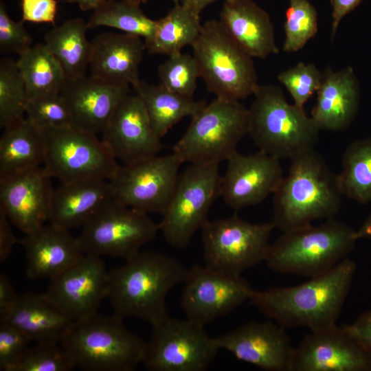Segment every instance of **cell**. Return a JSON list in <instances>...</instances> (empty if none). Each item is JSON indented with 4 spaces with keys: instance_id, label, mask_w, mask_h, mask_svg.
Listing matches in <instances>:
<instances>
[{
    "instance_id": "obj_1",
    "label": "cell",
    "mask_w": 371,
    "mask_h": 371,
    "mask_svg": "<svg viewBox=\"0 0 371 371\" xmlns=\"http://www.w3.org/2000/svg\"><path fill=\"white\" fill-rule=\"evenodd\" d=\"M356 269L355 262L347 257L328 272L304 283L264 291L253 289L248 301L285 328L322 329L336 324Z\"/></svg>"
},
{
    "instance_id": "obj_2",
    "label": "cell",
    "mask_w": 371,
    "mask_h": 371,
    "mask_svg": "<svg viewBox=\"0 0 371 371\" xmlns=\"http://www.w3.org/2000/svg\"><path fill=\"white\" fill-rule=\"evenodd\" d=\"M125 261L108 274L106 298L113 313L150 325L168 316L166 296L184 282L188 269L172 257L148 251H139Z\"/></svg>"
},
{
    "instance_id": "obj_3",
    "label": "cell",
    "mask_w": 371,
    "mask_h": 371,
    "mask_svg": "<svg viewBox=\"0 0 371 371\" xmlns=\"http://www.w3.org/2000/svg\"><path fill=\"white\" fill-rule=\"evenodd\" d=\"M337 175L315 149L290 159L289 172L273 194L272 222L282 232L333 218L341 207Z\"/></svg>"
},
{
    "instance_id": "obj_4",
    "label": "cell",
    "mask_w": 371,
    "mask_h": 371,
    "mask_svg": "<svg viewBox=\"0 0 371 371\" xmlns=\"http://www.w3.org/2000/svg\"><path fill=\"white\" fill-rule=\"evenodd\" d=\"M357 241L355 230L333 217L283 232L271 243L265 262L276 273L311 278L347 258Z\"/></svg>"
},
{
    "instance_id": "obj_5",
    "label": "cell",
    "mask_w": 371,
    "mask_h": 371,
    "mask_svg": "<svg viewBox=\"0 0 371 371\" xmlns=\"http://www.w3.org/2000/svg\"><path fill=\"white\" fill-rule=\"evenodd\" d=\"M253 95L247 134L259 150L290 160L314 149L320 131L304 107L288 102L281 87L258 85Z\"/></svg>"
},
{
    "instance_id": "obj_6",
    "label": "cell",
    "mask_w": 371,
    "mask_h": 371,
    "mask_svg": "<svg viewBox=\"0 0 371 371\" xmlns=\"http://www.w3.org/2000/svg\"><path fill=\"white\" fill-rule=\"evenodd\" d=\"M124 319L98 312L72 322L60 344L83 370H133L143 363L147 342L131 332Z\"/></svg>"
},
{
    "instance_id": "obj_7",
    "label": "cell",
    "mask_w": 371,
    "mask_h": 371,
    "mask_svg": "<svg viewBox=\"0 0 371 371\" xmlns=\"http://www.w3.org/2000/svg\"><path fill=\"white\" fill-rule=\"evenodd\" d=\"M191 47L200 78L216 98L240 101L254 94L259 85L253 58L234 41L219 21L202 24Z\"/></svg>"
},
{
    "instance_id": "obj_8",
    "label": "cell",
    "mask_w": 371,
    "mask_h": 371,
    "mask_svg": "<svg viewBox=\"0 0 371 371\" xmlns=\"http://www.w3.org/2000/svg\"><path fill=\"white\" fill-rule=\"evenodd\" d=\"M248 124L249 109L243 104L216 98L192 117L173 152L183 162L219 164L237 151Z\"/></svg>"
},
{
    "instance_id": "obj_9",
    "label": "cell",
    "mask_w": 371,
    "mask_h": 371,
    "mask_svg": "<svg viewBox=\"0 0 371 371\" xmlns=\"http://www.w3.org/2000/svg\"><path fill=\"white\" fill-rule=\"evenodd\" d=\"M218 164H190L179 175L168 203L158 223L159 230L172 247L184 249L208 220L211 206L219 196Z\"/></svg>"
},
{
    "instance_id": "obj_10",
    "label": "cell",
    "mask_w": 371,
    "mask_h": 371,
    "mask_svg": "<svg viewBox=\"0 0 371 371\" xmlns=\"http://www.w3.org/2000/svg\"><path fill=\"white\" fill-rule=\"evenodd\" d=\"M274 223H252L237 215L207 220L201 227L205 265L234 276L265 261Z\"/></svg>"
},
{
    "instance_id": "obj_11",
    "label": "cell",
    "mask_w": 371,
    "mask_h": 371,
    "mask_svg": "<svg viewBox=\"0 0 371 371\" xmlns=\"http://www.w3.org/2000/svg\"><path fill=\"white\" fill-rule=\"evenodd\" d=\"M158 224L148 214L112 199L83 225L78 239L85 254L127 260L152 241Z\"/></svg>"
},
{
    "instance_id": "obj_12",
    "label": "cell",
    "mask_w": 371,
    "mask_h": 371,
    "mask_svg": "<svg viewBox=\"0 0 371 371\" xmlns=\"http://www.w3.org/2000/svg\"><path fill=\"white\" fill-rule=\"evenodd\" d=\"M43 167L61 183L88 179L110 181L119 164L97 135L74 126L43 129Z\"/></svg>"
},
{
    "instance_id": "obj_13",
    "label": "cell",
    "mask_w": 371,
    "mask_h": 371,
    "mask_svg": "<svg viewBox=\"0 0 371 371\" xmlns=\"http://www.w3.org/2000/svg\"><path fill=\"white\" fill-rule=\"evenodd\" d=\"M143 363L150 371H203L216 355L204 326L169 315L151 325Z\"/></svg>"
},
{
    "instance_id": "obj_14",
    "label": "cell",
    "mask_w": 371,
    "mask_h": 371,
    "mask_svg": "<svg viewBox=\"0 0 371 371\" xmlns=\"http://www.w3.org/2000/svg\"><path fill=\"white\" fill-rule=\"evenodd\" d=\"M184 163L176 153L119 166L109 181L113 199L139 212L163 215Z\"/></svg>"
},
{
    "instance_id": "obj_15",
    "label": "cell",
    "mask_w": 371,
    "mask_h": 371,
    "mask_svg": "<svg viewBox=\"0 0 371 371\" xmlns=\"http://www.w3.org/2000/svg\"><path fill=\"white\" fill-rule=\"evenodd\" d=\"M181 306L186 318L203 326L227 315L246 300L252 289L241 276L194 265L188 270Z\"/></svg>"
},
{
    "instance_id": "obj_16",
    "label": "cell",
    "mask_w": 371,
    "mask_h": 371,
    "mask_svg": "<svg viewBox=\"0 0 371 371\" xmlns=\"http://www.w3.org/2000/svg\"><path fill=\"white\" fill-rule=\"evenodd\" d=\"M108 274L101 257L86 255L49 280L44 293L71 321L98 313L106 298Z\"/></svg>"
},
{
    "instance_id": "obj_17",
    "label": "cell",
    "mask_w": 371,
    "mask_h": 371,
    "mask_svg": "<svg viewBox=\"0 0 371 371\" xmlns=\"http://www.w3.org/2000/svg\"><path fill=\"white\" fill-rule=\"evenodd\" d=\"M226 161L219 196L235 210L263 201L284 177L280 159L259 150L248 155L236 151Z\"/></svg>"
},
{
    "instance_id": "obj_18",
    "label": "cell",
    "mask_w": 371,
    "mask_h": 371,
    "mask_svg": "<svg viewBox=\"0 0 371 371\" xmlns=\"http://www.w3.org/2000/svg\"><path fill=\"white\" fill-rule=\"evenodd\" d=\"M289 371H371V358L335 324L304 337L293 348Z\"/></svg>"
},
{
    "instance_id": "obj_19",
    "label": "cell",
    "mask_w": 371,
    "mask_h": 371,
    "mask_svg": "<svg viewBox=\"0 0 371 371\" xmlns=\"http://www.w3.org/2000/svg\"><path fill=\"white\" fill-rule=\"evenodd\" d=\"M285 328L271 321L251 322L214 338L219 349L267 371H289L293 347Z\"/></svg>"
},
{
    "instance_id": "obj_20",
    "label": "cell",
    "mask_w": 371,
    "mask_h": 371,
    "mask_svg": "<svg viewBox=\"0 0 371 371\" xmlns=\"http://www.w3.org/2000/svg\"><path fill=\"white\" fill-rule=\"evenodd\" d=\"M102 134L105 147L122 164L156 156L162 148L146 108L136 94L124 98Z\"/></svg>"
},
{
    "instance_id": "obj_21",
    "label": "cell",
    "mask_w": 371,
    "mask_h": 371,
    "mask_svg": "<svg viewBox=\"0 0 371 371\" xmlns=\"http://www.w3.org/2000/svg\"><path fill=\"white\" fill-rule=\"evenodd\" d=\"M52 179L43 166L0 178V209L25 234L49 220Z\"/></svg>"
},
{
    "instance_id": "obj_22",
    "label": "cell",
    "mask_w": 371,
    "mask_h": 371,
    "mask_svg": "<svg viewBox=\"0 0 371 371\" xmlns=\"http://www.w3.org/2000/svg\"><path fill=\"white\" fill-rule=\"evenodd\" d=\"M60 93L69 109L73 126L97 135L103 132L130 89L84 76L67 80Z\"/></svg>"
},
{
    "instance_id": "obj_23",
    "label": "cell",
    "mask_w": 371,
    "mask_h": 371,
    "mask_svg": "<svg viewBox=\"0 0 371 371\" xmlns=\"http://www.w3.org/2000/svg\"><path fill=\"white\" fill-rule=\"evenodd\" d=\"M31 280L52 279L79 261L85 254L69 229L49 223L25 234L21 240Z\"/></svg>"
},
{
    "instance_id": "obj_24",
    "label": "cell",
    "mask_w": 371,
    "mask_h": 371,
    "mask_svg": "<svg viewBox=\"0 0 371 371\" xmlns=\"http://www.w3.org/2000/svg\"><path fill=\"white\" fill-rule=\"evenodd\" d=\"M145 50L139 36L100 34L91 41L90 76L107 83L133 87L140 80L139 66Z\"/></svg>"
},
{
    "instance_id": "obj_25",
    "label": "cell",
    "mask_w": 371,
    "mask_h": 371,
    "mask_svg": "<svg viewBox=\"0 0 371 371\" xmlns=\"http://www.w3.org/2000/svg\"><path fill=\"white\" fill-rule=\"evenodd\" d=\"M316 93L311 117L319 131H339L351 124L360 100L359 81L352 67L333 71L328 67Z\"/></svg>"
},
{
    "instance_id": "obj_26",
    "label": "cell",
    "mask_w": 371,
    "mask_h": 371,
    "mask_svg": "<svg viewBox=\"0 0 371 371\" xmlns=\"http://www.w3.org/2000/svg\"><path fill=\"white\" fill-rule=\"evenodd\" d=\"M219 21L234 41L252 58L264 59L279 53L270 15L254 1H224Z\"/></svg>"
},
{
    "instance_id": "obj_27",
    "label": "cell",
    "mask_w": 371,
    "mask_h": 371,
    "mask_svg": "<svg viewBox=\"0 0 371 371\" xmlns=\"http://www.w3.org/2000/svg\"><path fill=\"white\" fill-rule=\"evenodd\" d=\"M113 199L108 180L88 179L61 183L54 189L48 221L70 229L82 227L105 203Z\"/></svg>"
},
{
    "instance_id": "obj_28",
    "label": "cell",
    "mask_w": 371,
    "mask_h": 371,
    "mask_svg": "<svg viewBox=\"0 0 371 371\" xmlns=\"http://www.w3.org/2000/svg\"><path fill=\"white\" fill-rule=\"evenodd\" d=\"M0 322L15 326L36 343H60L72 322L45 293L32 292L19 295Z\"/></svg>"
},
{
    "instance_id": "obj_29",
    "label": "cell",
    "mask_w": 371,
    "mask_h": 371,
    "mask_svg": "<svg viewBox=\"0 0 371 371\" xmlns=\"http://www.w3.org/2000/svg\"><path fill=\"white\" fill-rule=\"evenodd\" d=\"M44 131L26 117L4 128L0 139V178L43 165Z\"/></svg>"
},
{
    "instance_id": "obj_30",
    "label": "cell",
    "mask_w": 371,
    "mask_h": 371,
    "mask_svg": "<svg viewBox=\"0 0 371 371\" xmlns=\"http://www.w3.org/2000/svg\"><path fill=\"white\" fill-rule=\"evenodd\" d=\"M142 101L153 129L161 139L177 123L186 117H194L205 106L204 101L168 90L160 84L150 85L140 80L132 87Z\"/></svg>"
},
{
    "instance_id": "obj_31",
    "label": "cell",
    "mask_w": 371,
    "mask_h": 371,
    "mask_svg": "<svg viewBox=\"0 0 371 371\" xmlns=\"http://www.w3.org/2000/svg\"><path fill=\"white\" fill-rule=\"evenodd\" d=\"M87 24L81 17L65 20L45 36V45L60 63L67 80L86 76L91 41L87 38Z\"/></svg>"
},
{
    "instance_id": "obj_32",
    "label": "cell",
    "mask_w": 371,
    "mask_h": 371,
    "mask_svg": "<svg viewBox=\"0 0 371 371\" xmlns=\"http://www.w3.org/2000/svg\"><path fill=\"white\" fill-rule=\"evenodd\" d=\"M199 15L180 3L175 4L165 16L157 20L153 34L144 40L146 49L150 54L168 56L192 46L202 27Z\"/></svg>"
},
{
    "instance_id": "obj_33",
    "label": "cell",
    "mask_w": 371,
    "mask_h": 371,
    "mask_svg": "<svg viewBox=\"0 0 371 371\" xmlns=\"http://www.w3.org/2000/svg\"><path fill=\"white\" fill-rule=\"evenodd\" d=\"M16 62L29 99L60 93L67 81L60 63L44 43L32 46L19 55Z\"/></svg>"
},
{
    "instance_id": "obj_34",
    "label": "cell",
    "mask_w": 371,
    "mask_h": 371,
    "mask_svg": "<svg viewBox=\"0 0 371 371\" xmlns=\"http://www.w3.org/2000/svg\"><path fill=\"white\" fill-rule=\"evenodd\" d=\"M337 179L342 196L363 204L371 202V137L347 147Z\"/></svg>"
},
{
    "instance_id": "obj_35",
    "label": "cell",
    "mask_w": 371,
    "mask_h": 371,
    "mask_svg": "<svg viewBox=\"0 0 371 371\" xmlns=\"http://www.w3.org/2000/svg\"><path fill=\"white\" fill-rule=\"evenodd\" d=\"M134 0H104L87 22L89 29L100 26L115 28L124 33L149 38L157 20L148 17Z\"/></svg>"
},
{
    "instance_id": "obj_36",
    "label": "cell",
    "mask_w": 371,
    "mask_h": 371,
    "mask_svg": "<svg viewBox=\"0 0 371 371\" xmlns=\"http://www.w3.org/2000/svg\"><path fill=\"white\" fill-rule=\"evenodd\" d=\"M29 97L17 67L11 58L0 62V126L8 128L25 118Z\"/></svg>"
},
{
    "instance_id": "obj_37",
    "label": "cell",
    "mask_w": 371,
    "mask_h": 371,
    "mask_svg": "<svg viewBox=\"0 0 371 371\" xmlns=\"http://www.w3.org/2000/svg\"><path fill=\"white\" fill-rule=\"evenodd\" d=\"M284 24V52H297L312 39L318 31V14L309 0H289Z\"/></svg>"
},
{
    "instance_id": "obj_38",
    "label": "cell",
    "mask_w": 371,
    "mask_h": 371,
    "mask_svg": "<svg viewBox=\"0 0 371 371\" xmlns=\"http://www.w3.org/2000/svg\"><path fill=\"white\" fill-rule=\"evenodd\" d=\"M160 85L174 93L193 97L200 73L194 57L181 52L168 56L158 67Z\"/></svg>"
},
{
    "instance_id": "obj_39",
    "label": "cell",
    "mask_w": 371,
    "mask_h": 371,
    "mask_svg": "<svg viewBox=\"0 0 371 371\" xmlns=\"http://www.w3.org/2000/svg\"><path fill=\"white\" fill-rule=\"evenodd\" d=\"M25 115L27 120L43 130L73 126L69 109L60 93L29 99Z\"/></svg>"
},
{
    "instance_id": "obj_40",
    "label": "cell",
    "mask_w": 371,
    "mask_h": 371,
    "mask_svg": "<svg viewBox=\"0 0 371 371\" xmlns=\"http://www.w3.org/2000/svg\"><path fill=\"white\" fill-rule=\"evenodd\" d=\"M76 367L72 356L60 343H36L14 371H70Z\"/></svg>"
},
{
    "instance_id": "obj_41",
    "label": "cell",
    "mask_w": 371,
    "mask_h": 371,
    "mask_svg": "<svg viewBox=\"0 0 371 371\" xmlns=\"http://www.w3.org/2000/svg\"><path fill=\"white\" fill-rule=\"evenodd\" d=\"M322 73L313 63L300 62L281 71L278 80L284 86L293 100V104L304 107V104L317 91Z\"/></svg>"
},
{
    "instance_id": "obj_42",
    "label": "cell",
    "mask_w": 371,
    "mask_h": 371,
    "mask_svg": "<svg viewBox=\"0 0 371 371\" xmlns=\"http://www.w3.org/2000/svg\"><path fill=\"white\" fill-rule=\"evenodd\" d=\"M30 342L19 329L0 322V370L14 371L30 348Z\"/></svg>"
},
{
    "instance_id": "obj_43",
    "label": "cell",
    "mask_w": 371,
    "mask_h": 371,
    "mask_svg": "<svg viewBox=\"0 0 371 371\" xmlns=\"http://www.w3.org/2000/svg\"><path fill=\"white\" fill-rule=\"evenodd\" d=\"M9 16L4 3L0 2V52L21 55L32 47V38L23 25Z\"/></svg>"
},
{
    "instance_id": "obj_44",
    "label": "cell",
    "mask_w": 371,
    "mask_h": 371,
    "mask_svg": "<svg viewBox=\"0 0 371 371\" xmlns=\"http://www.w3.org/2000/svg\"><path fill=\"white\" fill-rule=\"evenodd\" d=\"M21 21L54 25L58 10L56 0H21Z\"/></svg>"
},
{
    "instance_id": "obj_45",
    "label": "cell",
    "mask_w": 371,
    "mask_h": 371,
    "mask_svg": "<svg viewBox=\"0 0 371 371\" xmlns=\"http://www.w3.org/2000/svg\"><path fill=\"white\" fill-rule=\"evenodd\" d=\"M342 326L371 358V309L361 313L352 324Z\"/></svg>"
},
{
    "instance_id": "obj_46",
    "label": "cell",
    "mask_w": 371,
    "mask_h": 371,
    "mask_svg": "<svg viewBox=\"0 0 371 371\" xmlns=\"http://www.w3.org/2000/svg\"><path fill=\"white\" fill-rule=\"evenodd\" d=\"M9 220L5 212L0 209V262L8 260L12 249L17 243Z\"/></svg>"
},
{
    "instance_id": "obj_47",
    "label": "cell",
    "mask_w": 371,
    "mask_h": 371,
    "mask_svg": "<svg viewBox=\"0 0 371 371\" xmlns=\"http://www.w3.org/2000/svg\"><path fill=\"white\" fill-rule=\"evenodd\" d=\"M19 295L9 278L0 274V320L5 317L15 305Z\"/></svg>"
},
{
    "instance_id": "obj_48",
    "label": "cell",
    "mask_w": 371,
    "mask_h": 371,
    "mask_svg": "<svg viewBox=\"0 0 371 371\" xmlns=\"http://www.w3.org/2000/svg\"><path fill=\"white\" fill-rule=\"evenodd\" d=\"M332 6L331 38H335L344 17L355 9L363 0H329Z\"/></svg>"
},
{
    "instance_id": "obj_49",
    "label": "cell",
    "mask_w": 371,
    "mask_h": 371,
    "mask_svg": "<svg viewBox=\"0 0 371 371\" xmlns=\"http://www.w3.org/2000/svg\"><path fill=\"white\" fill-rule=\"evenodd\" d=\"M216 1L217 0H179V3L194 12L200 14L201 11L205 7Z\"/></svg>"
},
{
    "instance_id": "obj_50",
    "label": "cell",
    "mask_w": 371,
    "mask_h": 371,
    "mask_svg": "<svg viewBox=\"0 0 371 371\" xmlns=\"http://www.w3.org/2000/svg\"><path fill=\"white\" fill-rule=\"evenodd\" d=\"M355 237L358 240L365 238L371 240V213L357 230H355Z\"/></svg>"
},
{
    "instance_id": "obj_51",
    "label": "cell",
    "mask_w": 371,
    "mask_h": 371,
    "mask_svg": "<svg viewBox=\"0 0 371 371\" xmlns=\"http://www.w3.org/2000/svg\"><path fill=\"white\" fill-rule=\"evenodd\" d=\"M69 3L77 4L80 9L83 11L94 10L98 7L104 0H63Z\"/></svg>"
},
{
    "instance_id": "obj_52",
    "label": "cell",
    "mask_w": 371,
    "mask_h": 371,
    "mask_svg": "<svg viewBox=\"0 0 371 371\" xmlns=\"http://www.w3.org/2000/svg\"><path fill=\"white\" fill-rule=\"evenodd\" d=\"M135 1L137 2L139 4L146 3L149 0H134ZM174 3V4H177L179 3V0H172Z\"/></svg>"
}]
</instances>
